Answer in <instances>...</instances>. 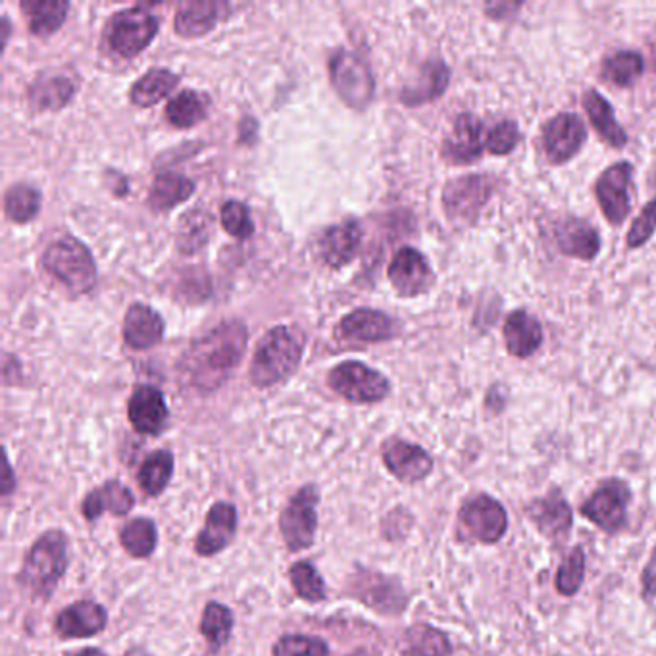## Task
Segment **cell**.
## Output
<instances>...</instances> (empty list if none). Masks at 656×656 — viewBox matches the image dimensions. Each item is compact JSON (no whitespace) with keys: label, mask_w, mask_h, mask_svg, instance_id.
<instances>
[{"label":"cell","mask_w":656,"mask_h":656,"mask_svg":"<svg viewBox=\"0 0 656 656\" xmlns=\"http://www.w3.org/2000/svg\"><path fill=\"white\" fill-rule=\"evenodd\" d=\"M159 35V18L143 7L126 8L110 18L106 41L114 54L136 58Z\"/></svg>","instance_id":"obj_8"},{"label":"cell","mask_w":656,"mask_h":656,"mask_svg":"<svg viewBox=\"0 0 656 656\" xmlns=\"http://www.w3.org/2000/svg\"><path fill=\"white\" fill-rule=\"evenodd\" d=\"M318 503L320 493L314 485H304L287 503L280 518L281 536L289 551L310 549L318 528Z\"/></svg>","instance_id":"obj_11"},{"label":"cell","mask_w":656,"mask_h":656,"mask_svg":"<svg viewBox=\"0 0 656 656\" xmlns=\"http://www.w3.org/2000/svg\"><path fill=\"white\" fill-rule=\"evenodd\" d=\"M330 79L345 105L364 110L374 100L376 82L368 62L348 49H337L330 58Z\"/></svg>","instance_id":"obj_6"},{"label":"cell","mask_w":656,"mask_h":656,"mask_svg":"<svg viewBox=\"0 0 656 656\" xmlns=\"http://www.w3.org/2000/svg\"><path fill=\"white\" fill-rule=\"evenodd\" d=\"M583 108H585L593 128L596 129V133L603 137L604 143L611 144L614 149L626 147L627 133L616 120V114H614L611 103L601 93L595 89L583 93Z\"/></svg>","instance_id":"obj_30"},{"label":"cell","mask_w":656,"mask_h":656,"mask_svg":"<svg viewBox=\"0 0 656 656\" xmlns=\"http://www.w3.org/2000/svg\"><path fill=\"white\" fill-rule=\"evenodd\" d=\"M120 541L131 557L147 559V557H151L159 544L157 524L149 518L131 520L126 528L121 529Z\"/></svg>","instance_id":"obj_40"},{"label":"cell","mask_w":656,"mask_h":656,"mask_svg":"<svg viewBox=\"0 0 656 656\" xmlns=\"http://www.w3.org/2000/svg\"><path fill=\"white\" fill-rule=\"evenodd\" d=\"M506 351L516 358H528L544 343V327L537 318L528 314L526 310H516L506 318L505 327Z\"/></svg>","instance_id":"obj_26"},{"label":"cell","mask_w":656,"mask_h":656,"mask_svg":"<svg viewBox=\"0 0 656 656\" xmlns=\"http://www.w3.org/2000/svg\"><path fill=\"white\" fill-rule=\"evenodd\" d=\"M219 222L226 234L235 239H249L255 234V222L250 216L249 206L241 201H227L219 211Z\"/></svg>","instance_id":"obj_45"},{"label":"cell","mask_w":656,"mask_h":656,"mask_svg":"<svg viewBox=\"0 0 656 656\" xmlns=\"http://www.w3.org/2000/svg\"><path fill=\"white\" fill-rule=\"evenodd\" d=\"M330 649L322 639L310 635H286L273 645V656H327Z\"/></svg>","instance_id":"obj_46"},{"label":"cell","mask_w":656,"mask_h":656,"mask_svg":"<svg viewBox=\"0 0 656 656\" xmlns=\"http://www.w3.org/2000/svg\"><path fill=\"white\" fill-rule=\"evenodd\" d=\"M384 462L399 482L407 485L423 482L433 472V459L423 447L392 438L384 445Z\"/></svg>","instance_id":"obj_17"},{"label":"cell","mask_w":656,"mask_h":656,"mask_svg":"<svg viewBox=\"0 0 656 656\" xmlns=\"http://www.w3.org/2000/svg\"><path fill=\"white\" fill-rule=\"evenodd\" d=\"M126 656H149L143 650H129L128 655Z\"/></svg>","instance_id":"obj_54"},{"label":"cell","mask_w":656,"mask_h":656,"mask_svg":"<svg viewBox=\"0 0 656 656\" xmlns=\"http://www.w3.org/2000/svg\"><path fill=\"white\" fill-rule=\"evenodd\" d=\"M653 66H655L656 69V45L655 49H653Z\"/></svg>","instance_id":"obj_55"},{"label":"cell","mask_w":656,"mask_h":656,"mask_svg":"<svg viewBox=\"0 0 656 656\" xmlns=\"http://www.w3.org/2000/svg\"><path fill=\"white\" fill-rule=\"evenodd\" d=\"M211 214H206V212H189L178 227L180 249L187 255L203 249L204 243L208 241V237H211Z\"/></svg>","instance_id":"obj_43"},{"label":"cell","mask_w":656,"mask_h":656,"mask_svg":"<svg viewBox=\"0 0 656 656\" xmlns=\"http://www.w3.org/2000/svg\"><path fill=\"white\" fill-rule=\"evenodd\" d=\"M20 8H22L23 18L33 35L51 37L66 22L69 2L66 0H25Z\"/></svg>","instance_id":"obj_32"},{"label":"cell","mask_w":656,"mask_h":656,"mask_svg":"<svg viewBox=\"0 0 656 656\" xmlns=\"http://www.w3.org/2000/svg\"><path fill=\"white\" fill-rule=\"evenodd\" d=\"M456 541L464 545H497L508 531L505 505L490 493L466 498L456 516Z\"/></svg>","instance_id":"obj_5"},{"label":"cell","mask_w":656,"mask_h":656,"mask_svg":"<svg viewBox=\"0 0 656 656\" xmlns=\"http://www.w3.org/2000/svg\"><path fill=\"white\" fill-rule=\"evenodd\" d=\"M585 570H588V557L583 547H573L570 555L562 560V564L557 570L555 578V589L560 596H576L583 588L585 581Z\"/></svg>","instance_id":"obj_41"},{"label":"cell","mask_w":656,"mask_h":656,"mask_svg":"<svg viewBox=\"0 0 656 656\" xmlns=\"http://www.w3.org/2000/svg\"><path fill=\"white\" fill-rule=\"evenodd\" d=\"M526 516L537 531L555 547L564 544L572 534L573 508L564 495H560L559 490H552L545 497L534 498L526 506Z\"/></svg>","instance_id":"obj_14"},{"label":"cell","mask_w":656,"mask_h":656,"mask_svg":"<svg viewBox=\"0 0 656 656\" xmlns=\"http://www.w3.org/2000/svg\"><path fill=\"white\" fill-rule=\"evenodd\" d=\"M656 232V198H653L642 214L635 218L627 234V247L630 249H639L645 243L649 241Z\"/></svg>","instance_id":"obj_48"},{"label":"cell","mask_w":656,"mask_h":656,"mask_svg":"<svg viewBox=\"0 0 656 656\" xmlns=\"http://www.w3.org/2000/svg\"><path fill=\"white\" fill-rule=\"evenodd\" d=\"M337 335L351 343H381L397 335V324L385 312L358 309L348 312L337 325Z\"/></svg>","instance_id":"obj_20"},{"label":"cell","mask_w":656,"mask_h":656,"mask_svg":"<svg viewBox=\"0 0 656 656\" xmlns=\"http://www.w3.org/2000/svg\"><path fill=\"white\" fill-rule=\"evenodd\" d=\"M327 384L343 399L356 405H374L391 392V384L381 372L358 361H347L332 368Z\"/></svg>","instance_id":"obj_10"},{"label":"cell","mask_w":656,"mask_h":656,"mask_svg":"<svg viewBox=\"0 0 656 656\" xmlns=\"http://www.w3.org/2000/svg\"><path fill=\"white\" fill-rule=\"evenodd\" d=\"M128 416L133 430L143 435H160L166 430L170 410L160 389L141 385L129 399Z\"/></svg>","instance_id":"obj_19"},{"label":"cell","mask_w":656,"mask_h":656,"mask_svg":"<svg viewBox=\"0 0 656 656\" xmlns=\"http://www.w3.org/2000/svg\"><path fill=\"white\" fill-rule=\"evenodd\" d=\"M351 593L374 611L389 616H397L400 612H405L408 604L407 591L397 578L372 572V570L356 573L351 580Z\"/></svg>","instance_id":"obj_13"},{"label":"cell","mask_w":656,"mask_h":656,"mask_svg":"<svg viewBox=\"0 0 656 656\" xmlns=\"http://www.w3.org/2000/svg\"><path fill=\"white\" fill-rule=\"evenodd\" d=\"M483 152V126L474 114L464 112L454 120L451 133L441 147V157L449 164L464 166L480 160Z\"/></svg>","instance_id":"obj_18"},{"label":"cell","mask_w":656,"mask_h":656,"mask_svg":"<svg viewBox=\"0 0 656 656\" xmlns=\"http://www.w3.org/2000/svg\"><path fill=\"white\" fill-rule=\"evenodd\" d=\"M216 2H185L175 12L174 28L180 37L196 39L211 33L219 20Z\"/></svg>","instance_id":"obj_33"},{"label":"cell","mask_w":656,"mask_h":656,"mask_svg":"<svg viewBox=\"0 0 656 656\" xmlns=\"http://www.w3.org/2000/svg\"><path fill=\"white\" fill-rule=\"evenodd\" d=\"M193 193H195V182L175 172H164L152 183L147 204L151 211L168 212L185 203Z\"/></svg>","instance_id":"obj_34"},{"label":"cell","mask_w":656,"mask_h":656,"mask_svg":"<svg viewBox=\"0 0 656 656\" xmlns=\"http://www.w3.org/2000/svg\"><path fill=\"white\" fill-rule=\"evenodd\" d=\"M392 289L400 297H418L428 293L435 283V273L431 270L428 258L420 250L405 247L392 257L387 270Z\"/></svg>","instance_id":"obj_15"},{"label":"cell","mask_w":656,"mask_h":656,"mask_svg":"<svg viewBox=\"0 0 656 656\" xmlns=\"http://www.w3.org/2000/svg\"><path fill=\"white\" fill-rule=\"evenodd\" d=\"M180 85V76L166 68H152L139 77L131 92L129 100L139 108L159 105L162 98H166Z\"/></svg>","instance_id":"obj_35"},{"label":"cell","mask_w":656,"mask_h":656,"mask_svg":"<svg viewBox=\"0 0 656 656\" xmlns=\"http://www.w3.org/2000/svg\"><path fill=\"white\" fill-rule=\"evenodd\" d=\"M201 632L212 647H224L234 632V614L226 604H206L203 622H201Z\"/></svg>","instance_id":"obj_42"},{"label":"cell","mask_w":656,"mask_h":656,"mask_svg":"<svg viewBox=\"0 0 656 656\" xmlns=\"http://www.w3.org/2000/svg\"><path fill=\"white\" fill-rule=\"evenodd\" d=\"M76 656H106V655H105V653H103V650L84 649V650H79V653H77Z\"/></svg>","instance_id":"obj_52"},{"label":"cell","mask_w":656,"mask_h":656,"mask_svg":"<svg viewBox=\"0 0 656 656\" xmlns=\"http://www.w3.org/2000/svg\"><path fill=\"white\" fill-rule=\"evenodd\" d=\"M497 182L491 175L470 174L456 178L443 189L447 218L459 226H472L480 218L483 206L490 203Z\"/></svg>","instance_id":"obj_9"},{"label":"cell","mask_w":656,"mask_h":656,"mask_svg":"<svg viewBox=\"0 0 656 656\" xmlns=\"http://www.w3.org/2000/svg\"><path fill=\"white\" fill-rule=\"evenodd\" d=\"M520 8V4H510V2H505V4H491V7L485 8V12L491 15V18H497V20H505L508 15L505 14L506 10H510V12H516Z\"/></svg>","instance_id":"obj_51"},{"label":"cell","mask_w":656,"mask_h":656,"mask_svg":"<svg viewBox=\"0 0 656 656\" xmlns=\"http://www.w3.org/2000/svg\"><path fill=\"white\" fill-rule=\"evenodd\" d=\"M249 341L241 320H226L193 341L180 361L182 381L196 391L212 392L226 384L239 366Z\"/></svg>","instance_id":"obj_1"},{"label":"cell","mask_w":656,"mask_h":656,"mask_svg":"<svg viewBox=\"0 0 656 656\" xmlns=\"http://www.w3.org/2000/svg\"><path fill=\"white\" fill-rule=\"evenodd\" d=\"M304 333L293 325H276L260 340L250 361L249 376L260 389L286 381L301 364Z\"/></svg>","instance_id":"obj_2"},{"label":"cell","mask_w":656,"mask_h":656,"mask_svg":"<svg viewBox=\"0 0 656 656\" xmlns=\"http://www.w3.org/2000/svg\"><path fill=\"white\" fill-rule=\"evenodd\" d=\"M642 596L647 604L656 601V547L642 570Z\"/></svg>","instance_id":"obj_49"},{"label":"cell","mask_w":656,"mask_h":656,"mask_svg":"<svg viewBox=\"0 0 656 656\" xmlns=\"http://www.w3.org/2000/svg\"><path fill=\"white\" fill-rule=\"evenodd\" d=\"M237 529V508L229 503H216L206 516L204 528L196 537V555L212 557L232 544Z\"/></svg>","instance_id":"obj_24"},{"label":"cell","mask_w":656,"mask_h":656,"mask_svg":"<svg viewBox=\"0 0 656 656\" xmlns=\"http://www.w3.org/2000/svg\"><path fill=\"white\" fill-rule=\"evenodd\" d=\"M544 149L552 164L572 160L588 139V129L580 116L572 112L557 114L544 128Z\"/></svg>","instance_id":"obj_16"},{"label":"cell","mask_w":656,"mask_h":656,"mask_svg":"<svg viewBox=\"0 0 656 656\" xmlns=\"http://www.w3.org/2000/svg\"><path fill=\"white\" fill-rule=\"evenodd\" d=\"M68 566V537L51 529L39 537L23 560L20 583L37 599H51Z\"/></svg>","instance_id":"obj_3"},{"label":"cell","mask_w":656,"mask_h":656,"mask_svg":"<svg viewBox=\"0 0 656 656\" xmlns=\"http://www.w3.org/2000/svg\"><path fill=\"white\" fill-rule=\"evenodd\" d=\"M172 475H174V454L170 451H157L143 462V466L139 470L141 490L147 495L157 497L166 490Z\"/></svg>","instance_id":"obj_39"},{"label":"cell","mask_w":656,"mask_h":656,"mask_svg":"<svg viewBox=\"0 0 656 656\" xmlns=\"http://www.w3.org/2000/svg\"><path fill=\"white\" fill-rule=\"evenodd\" d=\"M43 266L54 280L61 281L72 293H92L97 286V265L92 250L72 235L49 245L43 255Z\"/></svg>","instance_id":"obj_4"},{"label":"cell","mask_w":656,"mask_h":656,"mask_svg":"<svg viewBox=\"0 0 656 656\" xmlns=\"http://www.w3.org/2000/svg\"><path fill=\"white\" fill-rule=\"evenodd\" d=\"M76 79L62 72L39 76L28 92L30 105L35 110H61L76 95Z\"/></svg>","instance_id":"obj_28"},{"label":"cell","mask_w":656,"mask_h":656,"mask_svg":"<svg viewBox=\"0 0 656 656\" xmlns=\"http://www.w3.org/2000/svg\"><path fill=\"white\" fill-rule=\"evenodd\" d=\"M632 180L634 166L630 162H616L599 175L595 196L604 218L612 226L624 224L632 211Z\"/></svg>","instance_id":"obj_12"},{"label":"cell","mask_w":656,"mask_h":656,"mask_svg":"<svg viewBox=\"0 0 656 656\" xmlns=\"http://www.w3.org/2000/svg\"><path fill=\"white\" fill-rule=\"evenodd\" d=\"M164 337V320L144 302H133L123 318V341L129 348L147 351Z\"/></svg>","instance_id":"obj_23"},{"label":"cell","mask_w":656,"mask_h":656,"mask_svg":"<svg viewBox=\"0 0 656 656\" xmlns=\"http://www.w3.org/2000/svg\"><path fill=\"white\" fill-rule=\"evenodd\" d=\"M348 656H368V655H366V653H364V650H358V653H353V655H348Z\"/></svg>","instance_id":"obj_56"},{"label":"cell","mask_w":656,"mask_h":656,"mask_svg":"<svg viewBox=\"0 0 656 656\" xmlns=\"http://www.w3.org/2000/svg\"><path fill=\"white\" fill-rule=\"evenodd\" d=\"M520 143V128L513 120L498 121L495 128L491 129L485 149L493 157H506Z\"/></svg>","instance_id":"obj_47"},{"label":"cell","mask_w":656,"mask_h":656,"mask_svg":"<svg viewBox=\"0 0 656 656\" xmlns=\"http://www.w3.org/2000/svg\"><path fill=\"white\" fill-rule=\"evenodd\" d=\"M133 505H136L133 493L123 483L118 482V480H110L103 487L92 491L84 498L82 513H84L87 520L93 521L100 518L103 513H110L114 516H126L133 508Z\"/></svg>","instance_id":"obj_27"},{"label":"cell","mask_w":656,"mask_h":656,"mask_svg":"<svg viewBox=\"0 0 656 656\" xmlns=\"http://www.w3.org/2000/svg\"><path fill=\"white\" fill-rule=\"evenodd\" d=\"M363 243V226L355 218L345 219L337 226L327 227L320 239V255L325 265L340 270L351 265Z\"/></svg>","instance_id":"obj_21"},{"label":"cell","mask_w":656,"mask_h":656,"mask_svg":"<svg viewBox=\"0 0 656 656\" xmlns=\"http://www.w3.org/2000/svg\"><path fill=\"white\" fill-rule=\"evenodd\" d=\"M291 583L297 591V595L309 601V603H320L325 599V583L322 576L309 560H301L289 570Z\"/></svg>","instance_id":"obj_44"},{"label":"cell","mask_w":656,"mask_h":656,"mask_svg":"<svg viewBox=\"0 0 656 656\" xmlns=\"http://www.w3.org/2000/svg\"><path fill=\"white\" fill-rule=\"evenodd\" d=\"M655 185H656V168H655Z\"/></svg>","instance_id":"obj_57"},{"label":"cell","mask_w":656,"mask_h":656,"mask_svg":"<svg viewBox=\"0 0 656 656\" xmlns=\"http://www.w3.org/2000/svg\"><path fill=\"white\" fill-rule=\"evenodd\" d=\"M10 480H12V469H10V464H8L7 485H4V495H8V493H10V491H12V487H14V485H12V483H10Z\"/></svg>","instance_id":"obj_53"},{"label":"cell","mask_w":656,"mask_h":656,"mask_svg":"<svg viewBox=\"0 0 656 656\" xmlns=\"http://www.w3.org/2000/svg\"><path fill=\"white\" fill-rule=\"evenodd\" d=\"M239 129H241V133H239L241 143H245V141H247V143H252V141H255V139L258 137V123L257 120H252V118H249V120H243L241 128Z\"/></svg>","instance_id":"obj_50"},{"label":"cell","mask_w":656,"mask_h":656,"mask_svg":"<svg viewBox=\"0 0 656 656\" xmlns=\"http://www.w3.org/2000/svg\"><path fill=\"white\" fill-rule=\"evenodd\" d=\"M41 206H43L41 191L28 183H15L4 195V214L14 224H28L31 219L37 218Z\"/></svg>","instance_id":"obj_37"},{"label":"cell","mask_w":656,"mask_h":656,"mask_svg":"<svg viewBox=\"0 0 656 656\" xmlns=\"http://www.w3.org/2000/svg\"><path fill=\"white\" fill-rule=\"evenodd\" d=\"M399 650L402 656H451L453 643L438 627L415 624L400 637Z\"/></svg>","instance_id":"obj_31"},{"label":"cell","mask_w":656,"mask_h":656,"mask_svg":"<svg viewBox=\"0 0 656 656\" xmlns=\"http://www.w3.org/2000/svg\"><path fill=\"white\" fill-rule=\"evenodd\" d=\"M645 69L643 56L635 51H620L612 54L601 66V77L604 82L619 87H632L642 77Z\"/></svg>","instance_id":"obj_38"},{"label":"cell","mask_w":656,"mask_h":656,"mask_svg":"<svg viewBox=\"0 0 656 656\" xmlns=\"http://www.w3.org/2000/svg\"><path fill=\"white\" fill-rule=\"evenodd\" d=\"M208 116V98L203 93L182 92L166 106V118L174 128L187 129L201 123Z\"/></svg>","instance_id":"obj_36"},{"label":"cell","mask_w":656,"mask_h":656,"mask_svg":"<svg viewBox=\"0 0 656 656\" xmlns=\"http://www.w3.org/2000/svg\"><path fill=\"white\" fill-rule=\"evenodd\" d=\"M451 82V72L441 58L428 61L422 66L420 77L415 85L405 87L400 93V103L407 106H422L441 97Z\"/></svg>","instance_id":"obj_29"},{"label":"cell","mask_w":656,"mask_h":656,"mask_svg":"<svg viewBox=\"0 0 656 656\" xmlns=\"http://www.w3.org/2000/svg\"><path fill=\"white\" fill-rule=\"evenodd\" d=\"M557 249L566 257L593 260L601 250V235L583 219L568 218L555 232Z\"/></svg>","instance_id":"obj_25"},{"label":"cell","mask_w":656,"mask_h":656,"mask_svg":"<svg viewBox=\"0 0 656 656\" xmlns=\"http://www.w3.org/2000/svg\"><path fill=\"white\" fill-rule=\"evenodd\" d=\"M632 498L634 495L627 482L620 477H611L604 480L585 498V503L580 506V514L606 536H619L627 526V510L632 505Z\"/></svg>","instance_id":"obj_7"},{"label":"cell","mask_w":656,"mask_h":656,"mask_svg":"<svg viewBox=\"0 0 656 656\" xmlns=\"http://www.w3.org/2000/svg\"><path fill=\"white\" fill-rule=\"evenodd\" d=\"M106 622L108 616L100 604L79 601L69 604L66 611L56 616L54 632L61 635L62 639H84L100 634L106 627Z\"/></svg>","instance_id":"obj_22"}]
</instances>
